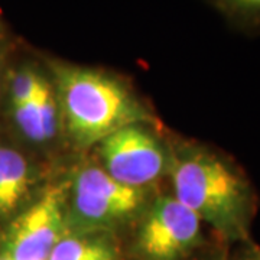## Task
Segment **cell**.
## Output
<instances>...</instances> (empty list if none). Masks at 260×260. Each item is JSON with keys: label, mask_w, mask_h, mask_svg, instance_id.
Instances as JSON below:
<instances>
[{"label": "cell", "mask_w": 260, "mask_h": 260, "mask_svg": "<svg viewBox=\"0 0 260 260\" xmlns=\"http://www.w3.org/2000/svg\"><path fill=\"white\" fill-rule=\"evenodd\" d=\"M47 77L44 71L29 61H23L10 68L8 73L10 103L19 104L34 100Z\"/></svg>", "instance_id": "8"}, {"label": "cell", "mask_w": 260, "mask_h": 260, "mask_svg": "<svg viewBox=\"0 0 260 260\" xmlns=\"http://www.w3.org/2000/svg\"><path fill=\"white\" fill-rule=\"evenodd\" d=\"M0 34H5V30H3V25H2V22H0Z\"/></svg>", "instance_id": "15"}, {"label": "cell", "mask_w": 260, "mask_h": 260, "mask_svg": "<svg viewBox=\"0 0 260 260\" xmlns=\"http://www.w3.org/2000/svg\"><path fill=\"white\" fill-rule=\"evenodd\" d=\"M240 260H260V247L254 243L246 242V247L242 251Z\"/></svg>", "instance_id": "13"}, {"label": "cell", "mask_w": 260, "mask_h": 260, "mask_svg": "<svg viewBox=\"0 0 260 260\" xmlns=\"http://www.w3.org/2000/svg\"><path fill=\"white\" fill-rule=\"evenodd\" d=\"M48 260H120L114 233H65Z\"/></svg>", "instance_id": "7"}, {"label": "cell", "mask_w": 260, "mask_h": 260, "mask_svg": "<svg viewBox=\"0 0 260 260\" xmlns=\"http://www.w3.org/2000/svg\"><path fill=\"white\" fill-rule=\"evenodd\" d=\"M16 210H18V207L10 197L9 189L6 185V179H5L3 171L0 167V217H9Z\"/></svg>", "instance_id": "12"}, {"label": "cell", "mask_w": 260, "mask_h": 260, "mask_svg": "<svg viewBox=\"0 0 260 260\" xmlns=\"http://www.w3.org/2000/svg\"><path fill=\"white\" fill-rule=\"evenodd\" d=\"M201 218L178 201L162 195L143 213L135 253L140 260H184L203 242Z\"/></svg>", "instance_id": "4"}, {"label": "cell", "mask_w": 260, "mask_h": 260, "mask_svg": "<svg viewBox=\"0 0 260 260\" xmlns=\"http://www.w3.org/2000/svg\"><path fill=\"white\" fill-rule=\"evenodd\" d=\"M13 117L22 135L34 143H45L35 100L12 104Z\"/></svg>", "instance_id": "11"}, {"label": "cell", "mask_w": 260, "mask_h": 260, "mask_svg": "<svg viewBox=\"0 0 260 260\" xmlns=\"http://www.w3.org/2000/svg\"><path fill=\"white\" fill-rule=\"evenodd\" d=\"M0 260H8V259H3V257H0Z\"/></svg>", "instance_id": "16"}, {"label": "cell", "mask_w": 260, "mask_h": 260, "mask_svg": "<svg viewBox=\"0 0 260 260\" xmlns=\"http://www.w3.org/2000/svg\"><path fill=\"white\" fill-rule=\"evenodd\" d=\"M237 26L260 29V0H210Z\"/></svg>", "instance_id": "10"}, {"label": "cell", "mask_w": 260, "mask_h": 260, "mask_svg": "<svg viewBox=\"0 0 260 260\" xmlns=\"http://www.w3.org/2000/svg\"><path fill=\"white\" fill-rule=\"evenodd\" d=\"M148 192L123 185L100 165H81L67 181L65 233H114L138 217Z\"/></svg>", "instance_id": "3"}, {"label": "cell", "mask_w": 260, "mask_h": 260, "mask_svg": "<svg viewBox=\"0 0 260 260\" xmlns=\"http://www.w3.org/2000/svg\"><path fill=\"white\" fill-rule=\"evenodd\" d=\"M6 56H8V44L5 39V34H0V90H2V74L5 70Z\"/></svg>", "instance_id": "14"}, {"label": "cell", "mask_w": 260, "mask_h": 260, "mask_svg": "<svg viewBox=\"0 0 260 260\" xmlns=\"http://www.w3.org/2000/svg\"><path fill=\"white\" fill-rule=\"evenodd\" d=\"M97 146L102 168L123 185L146 191L168 172L169 153L146 124L121 127Z\"/></svg>", "instance_id": "5"}, {"label": "cell", "mask_w": 260, "mask_h": 260, "mask_svg": "<svg viewBox=\"0 0 260 260\" xmlns=\"http://www.w3.org/2000/svg\"><path fill=\"white\" fill-rule=\"evenodd\" d=\"M61 121L77 146L99 145L121 127L153 117L129 85L104 70L47 58Z\"/></svg>", "instance_id": "2"}, {"label": "cell", "mask_w": 260, "mask_h": 260, "mask_svg": "<svg viewBox=\"0 0 260 260\" xmlns=\"http://www.w3.org/2000/svg\"><path fill=\"white\" fill-rule=\"evenodd\" d=\"M67 182L47 188L37 201L10 223L0 239V257L48 260L65 234Z\"/></svg>", "instance_id": "6"}, {"label": "cell", "mask_w": 260, "mask_h": 260, "mask_svg": "<svg viewBox=\"0 0 260 260\" xmlns=\"http://www.w3.org/2000/svg\"><path fill=\"white\" fill-rule=\"evenodd\" d=\"M211 260H217V259H211Z\"/></svg>", "instance_id": "17"}, {"label": "cell", "mask_w": 260, "mask_h": 260, "mask_svg": "<svg viewBox=\"0 0 260 260\" xmlns=\"http://www.w3.org/2000/svg\"><path fill=\"white\" fill-rule=\"evenodd\" d=\"M174 197L229 242H247L256 213L250 181L224 155L197 143L169 153Z\"/></svg>", "instance_id": "1"}, {"label": "cell", "mask_w": 260, "mask_h": 260, "mask_svg": "<svg viewBox=\"0 0 260 260\" xmlns=\"http://www.w3.org/2000/svg\"><path fill=\"white\" fill-rule=\"evenodd\" d=\"M34 100L37 104L38 116H39V121H41L44 139H45V142H51L58 133L61 116H59V107H58V102H56L49 75L44 81V84L41 85V88H39V91L37 93Z\"/></svg>", "instance_id": "9"}]
</instances>
